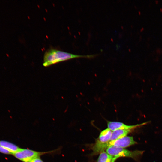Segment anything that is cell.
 Segmentation results:
<instances>
[{"mask_svg": "<svg viewBox=\"0 0 162 162\" xmlns=\"http://www.w3.org/2000/svg\"><path fill=\"white\" fill-rule=\"evenodd\" d=\"M98 54L81 55L73 54L58 50L50 48L46 50L44 54L43 65L48 67L55 64L73 58H93Z\"/></svg>", "mask_w": 162, "mask_h": 162, "instance_id": "6da1fadb", "label": "cell"}, {"mask_svg": "<svg viewBox=\"0 0 162 162\" xmlns=\"http://www.w3.org/2000/svg\"><path fill=\"white\" fill-rule=\"evenodd\" d=\"M117 158V157L111 155L103 151L100 153L97 160V162H111Z\"/></svg>", "mask_w": 162, "mask_h": 162, "instance_id": "9c48e42d", "label": "cell"}, {"mask_svg": "<svg viewBox=\"0 0 162 162\" xmlns=\"http://www.w3.org/2000/svg\"><path fill=\"white\" fill-rule=\"evenodd\" d=\"M106 151L109 154L117 158L120 157H130L138 161H140L144 152L142 150L130 151L123 148L114 146H109Z\"/></svg>", "mask_w": 162, "mask_h": 162, "instance_id": "7a4b0ae2", "label": "cell"}, {"mask_svg": "<svg viewBox=\"0 0 162 162\" xmlns=\"http://www.w3.org/2000/svg\"><path fill=\"white\" fill-rule=\"evenodd\" d=\"M56 151L38 152L26 148H20L12 154L23 162H31L34 159L43 154L53 153Z\"/></svg>", "mask_w": 162, "mask_h": 162, "instance_id": "3957f363", "label": "cell"}, {"mask_svg": "<svg viewBox=\"0 0 162 162\" xmlns=\"http://www.w3.org/2000/svg\"><path fill=\"white\" fill-rule=\"evenodd\" d=\"M31 162H44V161L40 157H39L34 159Z\"/></svg>", "mask_w": 162, "mask_h": 162, "instance_id": "8fae6325", "label": "cell"}, {"mask_svg": "<svg viewBox=\"0 0 162 162\" xmlns=\"http://www.w3.org/2000/svg\"><path fill=\"white\" fill-rule=\"evenodd\" d=\"M148 122H147L136 125H129L121 122L108 121L107 122V126L108 128L113 131L118 129L132 130L138 127L145 125L148 123Z\"/></svg>", "mask_w": 162, "mask_h": 162, "instance_id": "5b68a950", "label": "cell"}, {"mask_svg": "<svg viewBox=\"0 0 162 162\" xmlns=\"http://www.w3.org/2000/svg\"><path fill=\"white\" fill-rule=\"evenodd\" d=\"M113 160L112 162H114V161H115V160Z\"/></svg>", "mask_w": 162, "mask_h": 162, "instance_id": "7c38bea8", "label": "cell"}, {"mask_svg": "<svg viewBox=\"0 0 162 162\" xmlns=\"http://www.w3.org/2000/svg\"><path fill=\"white\" fill-rule=\"evenodd\" d=\"M8 111L10 112V110H8Z\"/></svg>", "mask_w": 162, "mask_h": 162, "instance_id": "4fadbf2b", "label": "cell"}, {"mask_svg": "<svg viewBox=\"0 0 162 162\" xmlns=\"http://www.w3.org/2000/svg\"><path fill=\"white\" fill-rule=\"evenodd\" d=\"M132 130L118 129L113 131L112 134L110 141L123 138L131 131Z\"/></svg>", "mask_w": 162, "mask_h": 162, "instance_id": "52a82bcc", "label": "cell"}, {"mask_svg": "<svg viewBox=\"0 0 162 162\" xmlns=\"http://www.w3.org/2000/svg\"><path fill=\"white\" fill-rule=\"evenodd\" d=\"M0 152L3 154H11V153L8 150L3 148V147L0 146Z\"/></svg>", "mask_w": 162, "mask_h": 162, "instance_id": "30bf717a", "label": "cell"}, {"mask_svg": "<svg viewBox=\"0 0 162 162\" xmlns=\"http://www.w3.org/2000/svg\"><path fill=\"white\" fill-rule=\"evenodd\" d=\"M112 133V131L108 128L103 130L100 133L98 140L103 143L109 142L110 140Z\"/></svg>", "mask_w": 162, "mask_h": 162, "instance_id": "ba28073f", "label": "cell"}, {"mask_svg": "<svg viewBox=\"0 0 162 162\" xmlns=\"http://www.w3.org/2000/svg\"><path fill=\"white\" fill-rule=\"evenodd\" d=\"M0 146L8 150L12 154L21 148L14 144L3 140H0Z\"/></svg>", "mask_w": 162, "mask_h": 162, "instance_id": "8992f818", "label": "cell"}, {"mask_svg": "<svg viewBox=\"0 0 162 162\" xmlns=\"http://www.w3.org/2000/svg\"><path fill=\"white\" fill-rule=\"evenodd\" d=\"M106 143L108 147L110 146H114L123 148L136 144L137 142L134 140L132 136H125L116 140L109 141Z\"/></svg>", "mask_w": 162, "mask_h": 162, "instance_id": "277c9868", "label": "cell"}]
</instances>
